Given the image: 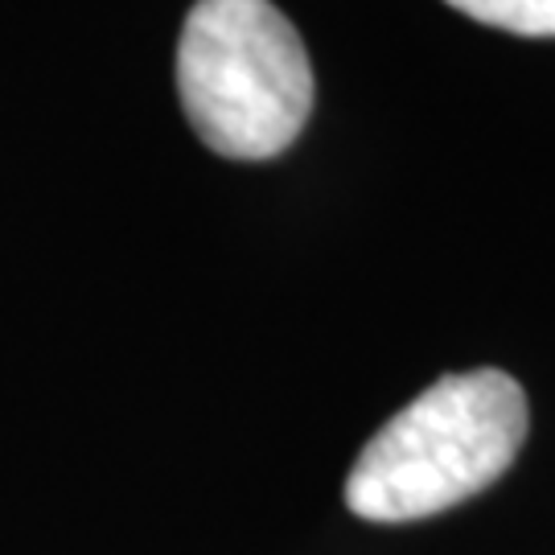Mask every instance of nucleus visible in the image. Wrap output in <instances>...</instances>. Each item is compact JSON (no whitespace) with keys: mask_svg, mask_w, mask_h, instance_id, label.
Instances as JSON below:
<instances>
[{"mask_svg":"<svg viewBox=\"0 0 555 555\" xmlns=\"http://www.w3.org/2000/svg\"><path fill=\"white\" fill-rule=\"evenodd\" d=\"M527 396L498 366L444 375L387 420L346 477L366 522H416L494 486L527 440Z\"/></svg>","mask_w":555,"mask_h":555,"instance_id":"nucleus-1","label":"nucleus"},{"mask_svg":"<svg viewBox=\"0 0 555 555\" xmlns=\"http://www.w3.org/2000/svg\"><path fill=\"white\" fill-rule=\"evenodd\" d=\"M194 137L227 160H272L313 116V62L272 0H198L178 41Z\"/></svg>","mask_w":555,"mask_h":555,"instance_id":"nucleus-2","label":"nucleus"},{"mask_svg":"<svg viewBox=\"0 0 555 555\" xmlns=\"http://www.w3.org/2000/svg\"><path fill=\"white\" fill-rule=\"evenodd\" d=\"M477 25L518 38H555V0H444Z\"/></svg>","mask_w":555,"mask_h":555,"instance_id":"nucleus-3","label":"nucleus"}]
</instances>
